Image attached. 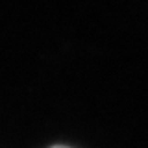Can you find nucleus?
Listing matches in <instances>:
<instances>
[{
    "instance_id": "1",
    "label": "nucleus",
    "mask_w": 148,
    "mask_h": 148,
    "mask_svg": "<svg viewBox=\"0 0 148 148\" xmlns=\"http://www.w3.org/2000/svg\"><path fill=\"white\" fill-rule=\"evenodd\" d=\"M52 148H69V146H63V145H58V146H52Z\"/></svg>"
}]
</instances>
